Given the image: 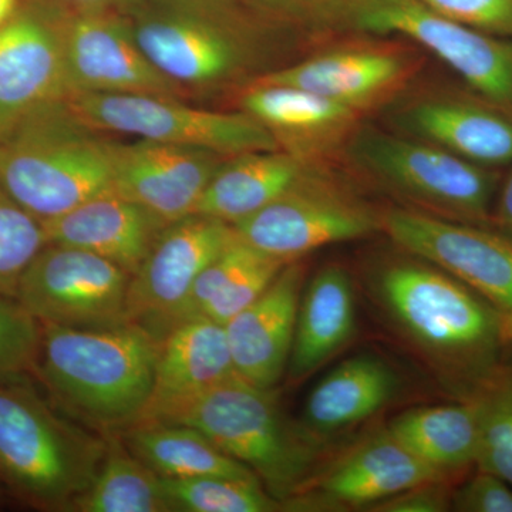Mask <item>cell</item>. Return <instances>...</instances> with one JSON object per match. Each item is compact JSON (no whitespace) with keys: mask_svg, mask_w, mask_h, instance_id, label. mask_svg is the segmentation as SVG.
<instances>
[{"mask_svg":"<svg viewBox=\"0 0 512 512\" xmlns=\"http://www.w3.org/2000/svg\"><path fill=\"white\" fill-rule=\"evenodd\" d=\"M491 220L498 227L512 234V171L507 180L504 181L503 188H501L500 195H498L497 202H495Z\"/></svg>","mask_w":512,"mask_h":512,"instance_id":"cell-38","label":"cell"},{"mask_svg":"<svg viewBox=\"0 0 512 512\" xmlns=\"http://www.w3.org/2000/svg\"><path fill=\"white\" fill-rule=\"evenodd\" d=\"M244 109L272 133L302 143L339 136L355 123L359 110L292 86L254 84L242 97Z\"/></svg>","mask_w":512,"mask_h":512,"instance_id":"cell-29","label":"cell"},{"mask_svg":"<svg viewBox=\"0 0 512 512\" xmlns=\"http://www.w3.org/2000/svg\"><path fill=\"white\" fill-rule=\"evenodd\" d=\"M400 121L420 140L481 167L512 163V120L500 111L463 100H424L407 107Z\"/></svg>","mask_w":512,"mask_h":512,"instance_id":"cell-23","label":"cell"},{"mask_svg":"<svg viewBox=\"0 0 512 512\" xmlns=\"http://www.w3.org/2000/svg\"><path fill=\"white\" fill-rule=\"evenodd\" d=\"M237 238L231 224L205 215L171 222L131 276L127 320L158 343L174 328L195 279Z\"/></svg>","mask_w":512,"mask_h":512,"instance_id":"cell-10","label":"cell"},{"mask_svg":"<svg viewBox=\"0 0 512 512\" xmlns=\"http://www.w3.org/2000/svg\"><path fill=\"white\" fill-rule=\"evenodd\" d=\"M126 447L144 466L165 478L258 477L210 439L183 424H136L121 433Z\"/></svg>","mask_w":512,"mask_h":512,"instance_id":"cell-28","label":"cell"},{"mask_svg":"<svg viewBox=\"0 0 512 512\" xmlns=\"http://www.w3.org/2000/svg\"><path fill=\"white\" fill-rule=\"evenodd\" d=\"M70 510L82 512L173 511L160 476L113 437L107 441L96 480Z\"/></svg>","mask_w":512,"mask_h":512,"instance_id":"cell-30","label":"cell"},{"mask_svg":"<svg viewBox=\"0 0 512 512\" xmlns=\"http://www.w3.org/2000/svg\"><path fill=\"white\" fill-rule=\"evenodd\" d=\"M501 332L505 345L512 343V312H501Z\"/></svg>","mask_w":512,"mask_h":512,"instance_id":"cell-40","label":"cell"},{"mask_svg":"<svg viewBox=\"0 0 512 512\" xmlns=\"http://www.w3.org/2000/svg\"><path fill=\"white\" fill-rule=\"evenodd\" d=\"M157 342L136 325L84 330L42 325L40 379L64 410L101 431H126L143 417L158 357Z\"/></svg>","mask_w":512,"mask_h":512,"instance_id":"cell-2","label":"cell"},{"mask_svg":"<svg viewBox=\"0 0 512 512\" xmlns=\"http://www.w3.org/2000/svg\"><path fill=\"white\" fill-rule=\"evenodd\" d=\"M288 264L259 251L237 235L195 279L175 318L174 328L197 316L225 325L258 299Z\"/></svg>","mask_w":512,"mask_h":512,"instance_id":"cell-26","label":"cell"},{"mask_svg":"<svg viewBox=\"0 0 512 512\" xmlns=\"http://www.w3.org/2000/svg\"><path fill=\"white\" fill-rule=\"evenodd\" d=\"M382 224L404 252L453 276L498 311L512 312V239L419 211L387 212Z\"/></svg>","mask_w":512,"mask_h":512,"instance_id":"cell-11","label":"cell"},{"mask_svg":"<svg viewBox=\"0 0 512 512\" xmlns=\"http://www.w3.org/2000/svg\"><path fill=\"white\" fill-rule=\"evenodd\" d=\"M272 393L235 376L177 404L153 423L200 431L247 466L285 510L316 477L318 439L292 426Z\"/></svg>","mask_w":512,"mask_h":512,"instance_id":"cell-4","label":"cell"},{"mask_svg":"<svg viewBox=\"0 0 512 512\" xmlns=\"http://www.w3.org/2000/svg\"><path fill=\"white\" fill-rule=\"evenodd\" d=\"M131 275L84 249L47 244L20 278L16 301L40 325L109 330L130 325Z\"/></svg>","mask_w":512,"mask_h":512,"instance_id":"cell-9","label":"cell"},{"mask_svg":"<svg viewBox=\"0 0 512 512\" xmlns=\"http://www.w3.org/2000/svg\"><path fill=\"white\" fill-rule=\"evenodd\" d=\"M107 441L59 419L25 387L0 383V467L30 503L70 510L96 480Z\"/></svg>","mask_w":512,"mask_h":512,"instance_id":"cell-5","label":"cell"},{"mask_svg":"<svg viewBox=\"0 0 512 512\" xmlns=\"http://www.w3.org/2000/svg\"><path fill=\"white\" fill-rule=\"evenodd\" d=\"M350 156L377 181L450 220L483 225L491 220L494 175L427 141L376 128L357 131Z\"/></svg>","mask_w":512,"mask_h":512,"instance_id":"cell-6","label":"cell"},{"mask_svg":"<svg viewBox=\"0 0 512 512\" xmlns=\"http://www.w3.org/2000/svg\"><path fill=\"white\" fill-rule=\"evenodd\" d=\"M377 225L365 205L305 178L232 228L259 251L292 262L326 245L367 237Z\"/></svg>","mask_w":512,"mask_h":512,"instance_id":"cell-12","label":"cell"},{"mask_svg":"<svg viewBox=\"0 0 512 512\" xmlns=\"http://www.w3.org/2000/svg\"><path fill=\"white\" fill-rule=\"evenodd\" d=\"M238 376L225 326L197 316L160 342L153 392L137 424L153 423L177 404Z\"/></svg>","mask_w":512,"mask_h":512,"instance_id":"cell-19","label":"cell"},{"mask_svg":"<svg viewBox=\"0 0 512 512\" xmlns=\"http://www.w3.org/2000/svg\"><path fill=\"white\" fill-rule=\"evenodd\" d=\"M305 266L289 262L258 299L225 323L235 372L259 389H274L288 369Z\"/></svg>","mask_w":512,"mask_h":512,"instance_id":"cell-16","label":"cell"},{"mask_svg":"<svg viewBox=\"0 0 512 512\" xmlns=\"http://www.w3.org/2000/svg\"><path fill=\"white\" fill-rule=\"evenodd\" d=\"M353 28L409 37L491 103L512 109V40L434 12L419 0H349Z\"/></svg>","mask_w":512,"mask_h":512,"instance_id":"cell-8","label":"cell"},{"mask_svg":"<svg viewBox=\"0 0 512 512\" xmlns=\"http://www.w3.org/2000/svg\"><path fill=\"white\" fill-rule=\"evenodd\" d=\"M446 474L403 447L389 431L377 434L313 478L315 504L366 507L382 503L417 485L446 481ZM302 493V494H303Z\"/></svg>","mask_w":512,"mask_h":512,"instance_id":"cell-17","label":"cell"},{"mask_svg":"<svg viewBox=\"0 0 512 512\" xmlns=\"http://www.w3.org/2000/svg\"><path fill=\"white\" fill-rule=\"evenodd\" d=\"M387 431L424 463L450 476L476 466L480 407L476 397L407 410Z\"/></svg>","mask_w":512,"mask_h":512,"instance_id":"cell-27","label":"cell"},{"mask_svg":"<svg viewBox=\"0 0 512 512\" xmlns=\"http://www.w3.org/2000/svg\"><path fill=\"white\" fill-rule=\"evenodd\" d=\"M308 178L296 154L252 151L228 157L211 178L195 214L235 224Z\"/></svg>","mask_w":512,"mask_h":512,"instance_id":"cell-25","label":"cell"},{"mask_svg":"<svg viewBox=\"0 0 512 512\" xmlns=\"http://www.w3.org/2000/svg\"><path fill=\"white\" fill-rule=\"evenodd\" d=\"M66 101L32 111L0 134V188L40 222L113 192L111 143Z\"/></svg>","mask_w":512,"mask_h":512,"instance_id":"cell-3","label":"cell"},{"mask_svg":"<svg viewBox=\"0 0 512 512\" xmlns=\"http://www.w3.org/2000/svg\"><path fill=\"white\" fill-rule=\"evenodd\" d=\"M42 325L16 299L0 296V379L35 370Z\"/></svg>","mask_w":512,"mask_h":512,"instance_id":"cell-34","label":"cell"},{"mask_svg":"<svg viewBox=\"0 0 512 512\" xmlns=\"http://www.w3.org/2000/svg\"><path fill=\"white\" fill-rule=\"evenodd\" d=\"M161 478L173 511L272 512L284 510L281 501L255 478Z\"/></svg>","mask_w":512,"mask_h":512,"instance_id":"cell-31","label":"cell"},{"mask_svg":"<svg viewBox=\"0 0 512 512\" xmlns=\"http://www.w3.org/2000/svg\"><path fill=\"white\" fill-rule=\"evenodd\" d=\"M67 73L76 93L174 97L177 84L153 66L130 29L101 16H83L64 28Z\"/></svg>","mask_w":512,"mask_h":512,"instance_id":"cell-15","label":"cell"},{"mask_svg":"<svg viewBox=\"0 0 512 512\" xmlns=\"http://www.w3.org/2000/svg\"><path fill=\"white\" fill-rule=\"evenodd\" d=\"M15 8L16 0H0V26L12 19Z\"/></svg>","mask_w":512,"mask_h":512,"instance_id":"cell-39","label":"cell"},{"mask_svg":"<svg viewBox=\"0 0 512 512\" xmlns=\"http://www.w3.org/2000/svg\"><path fill=\"white\" fill-rule=\"evenodd\" d=\"M451 510L512 512V487L495 474L477 468V473L451 494Z\"/></svg>","mask_w":512,"mask_h":512,"instance_id":"cell-36","label":"cell"},{"mask_svg":"<svg viewBox=\"0 0 512 512\" xmlns=\"http://www.w3.org/2000/svg\"><path fill=\"white\" fill-rule=\"evenodd\" d=\"M450 488L446 481L417 485L394 495L389 500L372 505L369 511L377 512H443L451 510Z\"/></svg>","mask_w":512,"mask_h":512,"instance_id":"cell-37","label":"cell"},{"mask_svg":"<svg viewBox=\"0 0 512 512\" xmlns=\"http://www.w3.org/2000/svg\"><path fill=\"white\" fill-rule=\"evenodd\" d=\"M70 96L64 28L30 15L0 26V134Z\"/></svg>","mask_w":512,"mask_h":512,"instance_id":"cell-14","label":"cell"},{"mask_svg":"<svg viewBox=\"0 0 512 512\" xmlns=\"http://www.w3.org/2000/svg\"><path fill=\"white\" fill-rule=\"evenodd\" d=\"M406 60L382 50H336L259 77L254 84L292 86L360 110L393 90Z\"/></svg>","mask_w":512,"mask_h":512,"instance_id":"cell-21","label":"cell"},{"mask_svg":"<svg viewBox=\"0 0 512 512\" xmlns=\"http://www.w3.org/2000/svg\"><path fill=\"white\" fill-rule=\"evenodd\" d=\"M367 289L461 400L476 396L503 367L501 312L436 266L416 256L393 259L370 274Z\"/></svg>","mask_w":512,"mask_h":512,"instance_id":"cell-1","label":"cell"},{"mask_svg":"<svg viewBox=\"0 0 512 512\" xmlns=\"http://www.w3.org/2000/svg\"><path fill=\"white\" fill-rule=\"evenodd\" d=\"M400 384L393 367L380 357H350L313 387L302 427L316 437L362 423L392 402Z\"/></svg>","mask_w":512,"mask_h":512,"instance_id":"cell-24","label":"cell"},{"mask_svg":"<svg viewBox=\"0 0 512 512\" xmlns=\"http://www.w3.org/2000/svg\"><path fill=\"white\" fill-rule=\"evenodd\" d=\"M46 245L42 222L0 188V296L16 299L23 272Z\"/></svg>","mask_w":512,"mask_h":512,"instance_id":"cell-33","label":"cell"},{"mask_svg":"<svg viewBox=\"0 0 512 512\" xmlns=\"http://www.w3.org/2000/svg\"><path fill=\"white\" fill-rule=\"evenodd\" d=\"M424 6L490 35L512 39V0H419Z\"/></svg>","mask_w":512,"mask_h":512,"instance_id":"cell-35","label":"cell"},{"mask_svg":"<svg viewBox=\"0 0 512 512\" xmlns=\"http://www.w3.org/2000/svg\"><path fill=\"white\" fill-rule=\"evenodd\" d=\"M42 224L47 244L93 252L131 276L168 225L146 208L114 192L94 197Z\"/></svg>","mask_w":512,"mask_h":512,"instance_id":"cell-18","label":"cell"},{"mask_svg":"<svg viewBox=\"0 0 512 512\" xmlns=\"http://www.w3.org/2000/svg\"><path fill=\"white\" fill-rule=\"evenodd\" d=\"M128 29L148 62L177 86L220 82L241 62L235 40L204 20L164 16Z\"/></svg>","mask_w":512,"mask_h":512,"instance_id":"cell-20","label":"cell"},{"mask_svg":"<svg viewBox=\"0 0 512 512\" xmlns=\"http://www.w3.org/2000/svg\"><path fill=\"white\" fill-rule=\"evenodd\" d=\"M113 192L167 224L195 214L205 188L228 157L201 148L140 140L111 143Z\"/></svg>","mask_w":512,"mask_h":512,"instance_id":"cell-13","label":"cell"},{"mask_svg":"<svg viewBox=\"0 0 512 512\" xmlns=\"http://www.w3.org/2000/svg\"><path fill=\"white\" fill-rule=\"evenodd\" d=\"M66 106L93 130L130 134L140 140L201 148L224 157L279 150L275 134L251 114L194 109L174 97L76 93Z\"/></svg>","mask_w":512,"mask_h":512,"instance_id":"cell-7","label":"cell"},{"mask_svg":"<svg viewBox=\"0 0 512 512\" xmlns=\"http://www.w3.org/2000/svg\"><path fill=\"white\" fill-rule=\"evenodd\" d=\"M474 397L480 407L476 467L512 487V369L501 367Z\"/></svg>","mask_w":512,"mask_h":512,"instance_id":"cell-32","label":"cell"},{"mask_svg":"<svg viewBox=\"0 0 512 512\" xmlns=\"http://www.w3.org/2000/svg\"><path fill=\"white\" fill-rule=\"evenodd\" d=\"M86 2H90V0H86Z\"/></svg>","mask_w":512,"mask_h":512,"instance_id":"cell-41","label":"cell"},{"mask_svg":"<svg viewBox=\"0 0 512 512\" xmlns=\"http://www.w3.org/2000/svg\"><path fill=\"white\" fill-rule=\"evenodd\" d=\"M356 299L345 269L329 265L303 288L289 357L288 380L299 383L325 365L353 339Z\"/></svg>","mask_w":512,"mask_h":512,"instance_id":"cell-22","label":"cell"}]
</instances>
